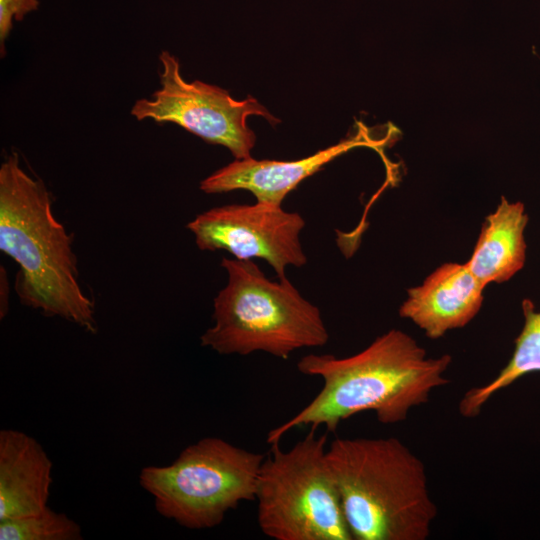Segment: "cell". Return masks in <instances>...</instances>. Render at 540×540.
<instances>
[{
	"instance_id": "cell-1",
	"label": "cell",
	"mask_w": 540,
	"mask_h": 540,
	"mask_svg": "<svg viewBox=\"0 0 540 540\" xmlns=\"http://www.w3.org/2000/svg\"><path fill=\"white\" fill-rule=\"evenodd\" d=\"M449 354L428 357L409 334L391 329L349 357L309 354L297 363L304 375L318 376L323 386L297 414L268 432L267 443H279L291 429L323 426L327 433L357 413L372 411L384 425L407 419L429 401L431 392L446 386Z\"/></svg>"
},
{
	"instance_id": "cell-2",
	"label": "cell",
	"mask_w": 540,
	"mask_h": 540,
	"mask_svg": "<svg viewBox=\"0 0 540 540\" xmlns=\"http://www.w3.org/2000/svg\"><path fill=\"white\" fill-rule=\"evenodd\" d=\"M0 249L19 265L14 288L23 305L97 332L72 236L56 219L45 184L22 168L16 152L0 166Z\"/></svg>"
},
{
	"instance_id": "cell-3",
	"label": "cell",
	"mask_w": 540,
	"mask_h": 540,
	"mask_svg": "<svg viewBox=\"0 0 540 540\" xmlns=\"http://www.w3.org/2000/svg\"><path fill=\"white\" fill-rule=\"evenodd\" d=\"M327 460L353 540H426L437 506L426 468L403 442L337 438Z\"/></svg>"
},
{
	"instance_id": "cell-4",
	"label": "cell",
	"mask_w": 540,
	"mask_h": 540,
	"mask_svg": "<svg viewBox=\"0 0 540 540\" xmlns=\"http://www.w3.org/2000/svg\"><path fill=\"white\" fill-rule=\"evenodd\" d=\"M227 283L214 298L213 326L201 345L222 355L265 352L287 359L322 347L329 333L319 308L284 278L269 280L251 259L222 258Z\"/></svg>"
},
{
	"instance_id": "cell-5",
	"label": "cell",
	"mask_w": 540,
	"mask_h": 540,
	"mask_svg": "<svg viewBox=\"0 0 540 540\" xmlns=\"http://www.w3.org/2000/svg\"><path fill=\"white\" fill-rule=\"evenodd\" d=\"M327 434L314 429L288 450L271 445L261 465L257 522L275 540H353L327 460Z\"/></svg>"
},
{
	"instance_id": "cell-6",
	"label": "cell",
	"mask_w": 540,
	"mask_h": 540,
	"mask_svg": "<svg viewBox=\"0 0 540 540\" xmlns=\"http://www.w3.org/2000/svg\"><path fill=\"white\" fill-rule=\"evenodd\" d=\"M264 458L224 439L205 437L169 465L142 468L139 484L162 517L187 529H210L240 503L255 500Z\"/></svg>"
},
{
	"instance_id": "cell-7",
	"label": "cell",
	"mask_w": 540,
	"mask_h": 540,
	"mask_svg": "<svg viewBox=\"0 0 540 540\" xmlns=\"http://www.w3.org/2000/svg\"><path fill=\"white\" fill-rule=\"evenodd\" d=\"M160 84L150 99L137 100L131 114L137 120L174 123L204 141L228 148L236 159L250 156L256 136L247 118L264 117L272 125L279 122L255 98L236 100L228 91L199 80L187 82L179 60L170 52L159 55Z\"/></svg>"
},
{
	"instance_id": "cell-8",
	"label": "cell",
	"mask_w": 540,
	"mask_h": 540,
	"mask_svg": "<svg viewBox=\"0 0 540 540\" xmlns=\"http://www.w3.org/2000/svg\"><path fill=\"white\" fill-rule=\"evenodd\" d=\"M304 226L299 213L259 201L214 207L187 224L199 249L226 250L241 260L262 258L278 278L286 277L288 266L306 264L300 241Z\"/></svg>"
},
{
	"instance_id": "cell-9",
	"label": "cell",
	"mask_w": 540,
	"mask_h": 540,
	"mask_svg": "<svg viewBox=\"0 0 540 540\" xmlns=\"http://www.w3.org/2000/svg\"><path fill=\"white\" fill-rule=\"evenodd\" d=\"M484 288L466 263H444L421 285L407 290L399 315L428 338L438 339L472 321L481 309Z\"/></svg>"
},
{
	"instance_id": "cell-10",
	"label": "cell",
	"mask_w": 540,
	"mask_h": 540,
	"mask_svg": "<svg viewBox=\"0 0 540 540\" xmlns=\"http://www.w3.org/2000/svg\"><path fill=\"white\" fill-rule=\"evenodd\" d=\"M368 144L361 134L294 161L236 159L205 178L200 189L208 194L250 191L259 202L281 205L286 195L305 178L340 154Z\"/></svg>"
},
{
	"instance_id": "cell-11",
	"label": "cell",
	"mask_w": 540,
	"mask_h": 540,
	"mask_svg": "<svg viewBox=\"0 0 540 540\" xmlns=\"http://www.w3.org/2000/svg\"><path fill=\"white\" fill-rule=\"evenodd\" d=\"M53 464L42 445L25 432L0 431V521L45 509Z\"/></svg>"
},
{
	"instance_id": "cell-12",
	"label": "cell",
	"mask_w": 540,
	"mask_h": 540,
	"mask_svg": "<svg viewBox=\"0 0 540 540\" xmlns=\"http://www.w3.org/2000/svg\"><path fill=\"white\" fill-rule=\"evenodd\" d=\"M528 219L522 202H509L505 197L496 210L486 216L473 253L466 262L484 287L508 281L523 268Z\"/></svg>"
},
{
	"instance_id": "cell-13",
	"label": "cell",
	"mask_w": 540,
	"mask_h": 540,
	"mask_svg": "<svg viewBox=\"0 0 540 540\" xmlns=\"http://www.w3.org/2000/svg\"><path fill=\"white\" fill-rule=\"evenodd\" d=\"M521 307L524 324L515 339L510 360L490 382L473 387L463 395L459 402V412L463 417L478 416L495 393L529 373L540 371V311L529 298L522 300Z\"/></svg>"
},
{
	"instance_id": "cell-14",
	"label": "cell",
	"mask_w": 540,
	"mask_h": 540,
	"mask_svg": "<svg viewBox=\"0 0 540 540\" xmlns=\"http://www.w3.org/2000/svg\"><path fill=\"white\" fill-rule=\"evenodd\" d=\"M1 540H82L81 526L48 506L42 511L0 521Z\"/></svg>"
},
{
	"instance_id": "cell-15",
	"label": "cell",
	"mask_w": 540,
	"mask_h": 540,
	"mask_svg": "<svg viewBox=\"0 0 540 540\" xmlns=\"http://www.w3.org/2000/svg\"><path fill=\"white\" fill-rule=\"evenodd\" d=\"M39 0H0V42L3 53V43L9 36L14 23L21 21L26 15L39 8Z\"/></svg>"
}]
</instances>
